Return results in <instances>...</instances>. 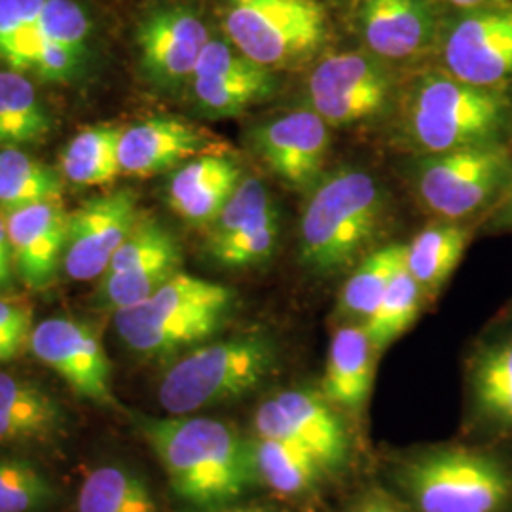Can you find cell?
Wrapping results in <instances>:
<instances>
[{"mask_svg": "<svg viewBox=\"0 0 512 512\" xmlns=\"http://www.w3.org/2000/svg\"><path fill=\"white\" fill-rule=\"evenodd\" d=\"M183 251L158 220L141 217L97 283L95 302L114 313L148 300L181 272Z\"/></svg>", "mask_w": 512, "mask_h": 512, "instance_id": "cell-9", "label": "cell"}, {"mask_svg": "<svg viewBox=\"0 0 512 512\" xmlns=\"http://www.w3.org/2000/svg\"><path fill=\"white\" fill-rule=\"evenodd\" d=\"M404 260V243H389L382 249H376L370 255H366L342 287L338 300L340 315L361 321V325H365L378 308V304L382 302V296L387 291L393 275L403 266Z\"/></svg>", "mask_w": 512, "mask_h": 512, "instance_id": "cell-27", "label": "cell"}, {"mask_svg": "<svg viewBox=\"0 0 512 512\" xmlns=\"http://www.w3.org/2000/svg\"><path fill=\"white\" fill-rule=\"evenodd\" d=\"M12 283H14V262H12L4 215H0V293L8 291Z\"/></svg>", "mask_w": 512, "mask_h": 512, "instance_id": "cell-40", "label": "cell"}, {"mask_svg": "<svg viewBox=\"0 0 512 512\" xmlns=\"http://www.w3.org/2000/svg\"><path fill=\"white\" fill-rule=\"evenodd\" d=\"M274 213H277V207L266 184L256 177H243L232 198L211 224L207 249L255 228Z\"/></svg>", "mask_w": 512, "mask_h": 512, "instance_id": "cell-33", "label": "cell"}, {"mask_svg": "<svg viewBox=\"0 0 512 512\" xmlns=\"http://www.w3.org/2000/svg\"><path fill=\"white\" fill-rule=\"evenodd\" d=\"M29 346L40 363L86 401L112 406V365L97 332L73 317L40 321L29 336Z\"/></svg>", "mask_w": 512, "mask_h": 512, "instance_id": "cell-11", "label": "cell"}, {"mask_svg": "<svg viewBox=\"0 0 512 512\" xmlns=\"http://www.w3.org/2000/svg\"><path fill=\"white\" fill-rule=\"evenodd\" d=\"M458 8L463 10H478V8H486V6H497V4H507L509 0H446Z\"/></svg>", "mask_w": 512, "mask_h": 512, "instance_id": "cell-44", "label": "cell"}, {"mask_svg": "<svg viewBox=\"0 0 512 512\" xmlns=\"http://www.w3.org/2000/svg\"><path fill=\"white\" fill-rule=\"evenodd\" d=\"M213 512H275L272 509H264V507H236V509H219Z\"/></svg>", "mask_w": 512, "mask_h": 512, "instance_id": "cell-45", "label": "cell"}, {"mask_svg": "<svg viewBox=\"0 0 512 512\" xmlns=\"http://www.w3.org/2000/svg\"><path fill=\"white\" fill-rule=\"evenodd\" d=\"M279 211L272 217L262 220L255 228L239 234L230 241H224L215 247H209L211 258L224 268H251L260 266L274 255L279 241Z\"/></svg>", "mask_w": 512, "mask_h": 512, "instance_id": "cell-37", "label": "cell"}, {"mask_svg": "<svg viewBox=\"0 0 512 512\" xmlns=\"http://www.w3.org/2000/svg\"><path fill=\"white\" fill-rule=\"evenodd\" d=\"M511 175V152L494 143L431 154L421 162L416 184L429 211L458 222L501 196Z\"/></svg>", "mask_w": 512, "mask_h": 512, "instance_id": "cell-8", "label": "cell"}, {"mask_svg": "<svg viewBox=\"0 0 512 512\" xmlns=\"http://www.w3.org/2000/svg\"><path fill=\"white\" fill-rule=\"evenodd\" d=\"M243 175L224 154H209L181 165L167 188L171 209L190 224H213L236 192Z\"/></svg>", "mask_w": 512, "mask_h": 512, "instance_id": "cell-19", "label": "cell"}, {"mask_svg": "<svg viewBox=\"0 0 512 512\" xmlns=\"http://www.w3.org/2000/svg\"><path fill=\"white\" fill-rule=\"evenodd\" d=\"M122 129L95 126L76 133L61 154V173L78 186L110 184L120 173L118 143Z\"/></svg>", "mask_w": 512, "mask_h": 512, "instance_id": "cell-28", "label": "cell"}, {"mask_svg": "<svg viewBox=\"0 0 512 512\" xmlns=\"http://www.w3.org/2000/svg\"><path fill=\"white\" fill-rule=\"evenodd\" d=\"M65 427L63 406L33 380L0 372V444H44Z\"/></svg>", "mask_w": 512, "mask_h": 512, "instance_id": "cell-21", "label": "cell"}, {"mask_svg": "<svg viewBox=\"0 0 512 512\" xmlns=\"http://www.w3.org/2000/svg\"><path fill=\"white\" fill-rule=\"evenodd\" d=\"M0 329L14 332L21 338L29 340L31 332L35 329L31 310L23 304L0 298Z\"/></svg>", "mask_w": 512, "mask_h": 512, "instance_id": "cell-39", "label": "cell"}, {"mask_svg": "<svg viewBox=\"0 0 512 512\" xmlns=\"http://www.w3.org/2000/svg\"><path fill=\"white\" fill-rule=\"evenodd\" d=\"M274 401L291 423L296 437L327 473L344 467L349 456L348 431L336 406L321 389H283Z\"/></svg>", "mask_w": 512, "mask_h": 512, "instance_id": "cell-20", "label": "cell"}, {"mask_svg": "<svg viewBox=\"0 0 512 512\" xmlns=\"http://www.w3.org/2000/svg\"><path fill=\"white\" fill-rule=\"evenodd\" d=\"M137 196L131 190H116L82 203L69 213L65 274L73 281L101 279L110 260L128 239L137 220Z\"/></svg>", "mask_w": 512, "mask_h": 512, "instance_id": "cell-13", "label": "cell"}, {"mask_svg": "<svg viewBox=\"0 0 512 512\" xmlns=\"http://www.w3.org/2000/svg\"><path fill=\"white\" fill-rule=\"evenodd\" d=\"M14 270L37 291L48 289L63 266L69 213L61 202H44L4 213Z\"/></svg>", "mask_w": 512, "mask_h": 512, "instance_id": "cell-17", "label": "cell"}, {"mask_svg": "<svg viewBox=\"0 0 512 512\" xmlns=\"http://www.w3.org/2000/svg\"><path fill=\"white\" fill-rule=\"evenodd\" d=\"M222 25L241 54L270 71L319 52L329 38L317 0H226Z\"/></svg>", "mask_w": 512, "mask_h": 512, "instance_id": "cell-7", "label": "cell"}, {"mask_svg": "<svg viewBox=\"0 0 512 512\" xmlns=\"http://www.w3.org/2000/svg\"><path fill=\"white\" fill-rule=\"evenodd\" d=\"M266 71L270 69L256 65L255 61L241 54L234 44L211 38L198 59L194 78H245Z\"/></svg>", "mask_w": 512, "mask_h": 512, "instance_id": "cell-38", "label": "cell"}, {"mask_svg": "<svg viewBox=\"0 0 512 512\" xmlns=\"http://www.w3.org/2000/svg\"><path fill=\"white\" fill-rule=\"evenodd\" d=\"M450 76L478 88L501 90L512 82V4L471 10L444 42Z\"/></svg>", "mask_w": 512, "mask_h": 512, "instance_id": "cell-12", "label": "cell"}, {"mask_svg": "<svg viewBox=\"0 0 512 512\" xmlns=\"http://www.w3.org/2000/svg\"><path fill=\"white\" fill-rule=\"evenodd\" d=\"M25 342L27 338H21L14 332L0 329V363L14 359L25 346Z\"/></svg>", "mask_w": 512, "mask_h": 512, "instance_id": "cell-42", "label": "cell"}, {"mask_svg": "<svg viewBox=\"0 0 512 512\" xmlns=\"http://www.w3.org/2000/svg\"><path fill=\"white\" fill-rule=\"evenodd\" d=\"M351 512H403L384 495H366Z\"/></svg>", "mask_w": 512, "mask_h": 512, "instance_id": "cell-43", "label": "cell"}, {"mask_svg": "<svg viewBox=\"0 0 512 512\" xmlns=\"http://www.w3.org/2000/svg\"><path fill=\"white\" fill-rule=\"evenodd\" d=\"M376 355L363 325L340 327L330 340L321 393L336 408L361 412L370 397Z\"/></svg>", "mask_w": 512, "mask_h": 512, "instance_id": "cell-22", "label": "cell"}, {"mask_svg": "<svg viewBox=\"0 0 512 512\" xmlns=\"http://www.w3.org/2000/svg\"><path fill=\"white\" fill-rule=\"evenodd\" d=\"M509 105L501 90L431 74L408 95L404 128L412 143L429 154L494 145L507 126Z\"/></svg>", "mask_w": 512, "mask_h": 512, "instance_id": "cell-5", "label": "cell"}, {"mask_svg": "<svg viewBox=\"0 0 512 512\" xmlns=\"http://www.w3.org/2000/svg\"><path fill=\"white\" fill-rule=\"evenodd\" d=\"M63 181L52 167L19 148L0 150V209L2 213L44 202H61Z\"/></svg>", "mask_w": 512, "mask_h": 512, "instance_id": "cell-29", "label": "cell"}, {"mask_svg": "<svg viewBox=\"0 0 512 512\" xmlns=\"http://www.w3.org/2000/svg\"><path fill=\"white\" fill-rule=\"evenodd\" d=\"M90 35L86 12L73 0H46L37 23V40L82 59Z\"/></svg>", "mask_w": 512, "mask_h": 512, "instance_id": "cell-36", "label": "cell"}, {"mask_svg": "<svg viewBox=\"0 0 512 512\" xmlns=\"http://www.w3.org/2000/svg\"><path fill=\"white\" fill-rule=\"evenodd\" d=\"M385 200L372 175L338 169L315 184L300 219V262L317 274L351 266L376 238Z\"/></svg>", "mask_w": 512, "mask_h": 512, "instance_id": "cell-2", "label": "cell"}, {"mask_svg": "<svg viewBox=\"0 0 512 512\" xmlns=\"http://www.w3.org/2000/svg\"><path fill=\"white\" fill-rule=\"evenodd\" d=\"M46 0H0V59L12 71H27Z\"/></svg>", "mask_w": 512, "mask_h": 512, "instance_id": "cell-35", "label": "cell"}, {"mask_svg": "<svg viewBox=\"0 0 512 512\" xmlns=\"http://www.w3.org/2000/svg\"><path fill=\"white\" fill-rule=\"evenodd\" d=\"M469 389L476 418L499 433H512V338L476 351L469 363Z\"/></svg>", "mask_w": 512, "mask_h": 512, "instance_id": "cell-23", "label": "cell"}, {"mask_svg": "<svg viewBox=\"0 0 512 512\" xmlns=\"http://www.w3.org/2000/svg\"><path fill=\"white\" fill-rule=\"evenodd\" d=\"M357 23L370 54L380 59L416 57L433 44L437 31L429 0H361Z\"/></svg>", "mask_w": 512, "mask_h": 512, "instance_id": "cell-18", "label": "cell"}, {"mask_svg": "<svg viewBox=\"0 0 512 512\" xmlns=\"http://www.w3.org/2000/svg\"><path fill=\"white\" fill-rule=\"evenodd\" d=\"M494 226L501 230H512V175L501 194V203L495 213Z\"/></svg>", "mask_w": 512, "mask_h": 512, "instance_id": "cell-41", "label": "cell"}, {"mask_svg": "<svg viewBox=\"0 0 512 512\" xmlns=\"http://www.w3.org/2000/svg\"><path fill=\"white\" fill-rule=\"evenodd\" d=\"M135 427L162 463L173 492L192 507L219 511L255 486L251 440L226 421L135 414Z\"/></svg>", "mask_w": 512, "mask_h": 512, "instance_id": "cell-1", "label": "cell"}, {"mask_svg": "<svg viewBox=\"0 0 512 512\" xmlns=\"http://www.w3.org/2000/svg\"><path fill=\"white\" fill-rule=\"evenodd\" d=\"M209 40L200 14L188 6L156 8L137 27L141 63L148 76L164 88L194 78L198 59Z\"/></svg>", "mask_w": 512, "mask_h": 512, "instance_id": "cell-15", "label": "cell"}, {"mask_svg": "<svg viewBox=\"0 0 512 512\" xmlns=\"http://www.w3.org/2000/svg\"><path fill=\"white\" fill-rule=\"evenodd\" d=\"M256 480L281 495L310 492L327 471L308 452L277 440L255 437L251 440Z\"/></svg>", "mask_w": 512, "mask_h": 512, "instance_id": "cell-30", "label": "cell"}, {"mask_svg": "<svg viewBox=\"0 0 512 512\" xmlns=\"http://www.w3.org/2000/svg\"><path fill=\"white\" fill-rule=\"evenodd\" d=\"M224 147L213 133L179 118H150L122 129L118 143L120 169L129 177H154L169 169L220 154Z\"/></svg>", "mask_w": 512, "mask_h": 512, "instance_id": "cell-16", "label": "cell"}, {"mask_svg": "<svg viewBox=\"0 0 512 512\" xmlns=\"http://www.w3.org/2000/svg\"><path fill=\"white\" fill-rule=\"evenodd\" d=\"M275 365L274 340L260 332L200 344L167 368L158 401L169 416H192L249 395Z\"/></svg>", "mask_w": 512, "mask_h": 512, "instance_id": "cell-4", "label": "cell"}, {"mask_svg": "<svg viewBox=\"0 0 512 512\" xmlns=\"http://www.w3.org/2000/svg\"><path fill=\"white\" fill-rule=\"evenodd\" d=\"M311 110L329 126L346 128L378 116L393 92V78L380 57L342 52L321 61L308 84Z\"/></svg>", "mask_w": 512, "mask_h": 512, "instance_id": "cell-10", "label": "cell"}, {"mask_svg": "<svg viewBox=\"0 0 512 512\" xmlns=\"http://www.w3.org/2000/svg\"><path fill=\"white\" fill-rule=\"evenodd\" d=\"M401 484L420 512H503L512 501V469L492 452L448 446L410 459Z\"/></svg>", "mask_w": 512, "mask_h": 512, "instance_id": "cell-6", "label": "cell"}, {"mask_svg": "<svg viewBox=\"0 0 512 512\" xmlns=\"http://www.w3.org/2000/svg\"><path fill=\"white\" fill-rule=\"evenodd\" d=\"M471 232L458 222L444 220L423 228L406 245L408 272L420 285L423 296H435L458 268Z\"/></svg>", "mask_w": 512, "mask_h": 512, "instance_id": "cell-24", "label": "cell"}, {"mask_svg": "<svg viewBox=\"0 0 512 512\" xmlns=\"http://www.w3.org/2000/svg\"><path fill=\"white\" fill-rule=\"evenodd\" d=\"M50 129L52 120L35 86L18 71H0V147L37 143Z\"/></svg>", "mask_w": 512, "mask_h": 512, "instance_id": "cell-25", "label": "cell"}, {"mask_svg": "<svg viewBox=\"0 0 512 512\" xmlns=\"http://www.w3.org/2000/svg\"><path fill=\"white\" fill-rule=\"evenodd\" d=\"M421 300L423 293L420 285L408 272L404 260L403 266L393 275L387 291L382 296V302L363 325L372 342V348L378 355L412 327L420 313Z\"/></svg>", "mask_w": 512, "mask_h": 512, "instance_id": "cell-31", "label": "cell"}, {"mask_svg": "<svg viewBox=\"0 0 512 512\" xmlns=\"http://www.w3.org/2000/svg\"><path fill=\"white\" fill-rule=\"evenodd\" d=\"M234 302V289L179 272L145 302L116 311L114 327L131 351L169 357L215 336Z\"/></svg>", "mask_w": 512, "mask_h": 512, "instance_id": "cell-3", "label": "cell"}, {"mask_svg": "<svg viewBox=\"0 0 512 512\" xmlns=\"http://www.w3.org/2000/svg\"><path fill=\"white\" fill-rule=\"evenodd\" d=\"M54 499V484L37 465L25 459H0V512L44 511Z\"/></svg>", "mask_w": 512, "mask_h": 512, "instance_id": "cell-34", "label": "cell"}, {"mask_svg": "<svg viewBox=\"0 0 512 512\" xmlns=\"http://www.w3.org/2000/svg\"><path fill=\"white\" fill-rule=\"evenodd\" d=\"M274 73L245 78H194L192 92L202 112L213 118L236 116L275 92Z\"/></svg>", "mask_w": 512, "mask_h": 512, "instance_id": "cell-32", "label": "cell"}, {"mask_svg": "<svg viewBox=\"0 0 512 512\" xmlns=\"http://www.w3.org/2000/svg\"><path fill=\"white\" fill-rule=\"evenodd\" d=\"M78 512H158V505L143 476L124 465H101L80 486Z\"/></svg>", "mask_w": 512, "mask_h": 512, "instance_id": "cell-26", "label": "cell"}, {"mask_svg": "<svg viewBox=\"0 0 512 512\" xmlns=\"http://www.w3.org/2000/svg\"><path fill=\"white\" fill-rule=\"evenodd\" d=\"M253 145L266 167L294 190L317 184L330 150L329 124L313 110H294L253 131Z\"/></svg>", "mask_w": 512, "mask_h": 512, "instance_id": "cell-14", "label": "cell"}]
</instances>
